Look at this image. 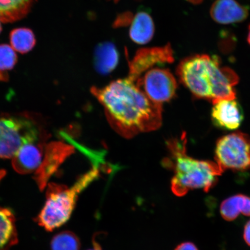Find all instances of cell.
Returning <instances> with one entry per match:
<instances>
[{"label":"cell","mask_w":250,"mask_h":250,"mask_svg":"<svg viewBox=\"0 0 250 250\" xmlns=\"http://www.w3.org/2000/svg\"><path fill=\"white\" fill-rule=\"evenodd\" d=\"M35 0H0V21L12 23L29 13Z\"/></svg>","instance_id":"14"},{"label":"cell","mask_w":250,"mask_h":250,"mask_svg":"<svg viewBox=\"0 0 250 250\" xmlns=\"http://www.w3.org/2000/svg\"><path fill=\"white\" fill-rule=\"evenodd\" d=\"M119 62V54L113 43L105 42L96 47L94 54L96 69L102 74L110 73L116 68Z\"/></svg>","instance_id":"13"},{"label":"cell","mask_w":250,"mask_h":250,"mask_svg":"<svg viewBox=\"0 0 250 250\" xmlns=\"http://www.w3.org/2000/svg\"><path fill=\"white\" fill-rule=\"evenodd\" d=\"M100 176V170L93 167L77 181L70 188L64 185L49 183L46 200L36 222L46 230L52 231L69 220L76 206L78 195Z\"/></svg>","instance_id":"4"},{"label":"cell","mask_w":250,"mask_h":250,"mask_svg":"<svg viewBox=\"0 0 250 250\" xmlns=\"http://www.w3.org/2000/svg\"><path fill=\"white\" fill-rule=\"evenodd\" d=\"M174 250H199L194 244L191 242H184L178 246Z\"/></svg>","instance_id":"20"},{"label":"cell","mask_w":250,"mask_h":250,"mask_svg":"<svg viewBox=\"0 0 250 250\" xmlns=\"http://www.w3.org/2000/svg\"><path fill=\"white\" fill-rule=\"evenodd\" d=\"M186 146L185 133L179 138L167 142L169 154L162 164L174 172L171 183L172 191L178 196H183L189 190L196 189L208 192L224 170L217 162L190 157L187 155Z\"/></svg>","instance_id":"3"},{"label":"cell","mask_w":250,"mask_h":250,"mask_svg":"<svg viewBox=\"0 0 250 250\" xmlns=\"http://www.w3.org/2000/svg\"><path fill=\"white\" fill-rule=\"evenodd\" d=\"M187 1L192 3L193 4H199L203 1V0H187Z\"/></svg>","instance_id":"24"},{"label":"cell","mask_w":250,"mask_h":250,"mask_svg":"<svg viewBox=\"0 0 250 250\" xmlns=\"http://www.w3.org/2000/svg\"><path fill=\"white\" fill-rule=\"evenodd\" d=\"M137 84L152 101L162 104L170 101L176 95L177 83L171 72L164 68H155L146 72Z\"/></svg>","instance_id":"6"},{"label":"cell","mask_w":250,"mask_h":250,"mask_svg":"<svg viewBox=\"0 0 250 250\" xmlns=\"http://www.w3.org/2000/svg\"><path fill=\"white\" fill-rule=\"evenodd\" d=\"M249 32H248V38H247V40H248V42L249 43V45H250V24L249 26Z\"/></svg>","instance_id":"25"},{"label":"cell","mask_w":250,"mask_h":250,"mask_svg":"<svg viewBox=\"0 0 250 250\" xmlns=\"http://www.w3.org/2000/svg\"><path fill=\"white\" fill-rule=\"evenodd\" d=\"M211 117L217 127L233 130L241 125L244 115L241 106L235 99H221L213 103Z\"/></svg>","instance_id":"9"},{"label":"cell","mask_w":250,"mask_h":250,"mask_svg":"<svg viewBox=\"0 0 250 250\" xmlns=\"http://www.w3.org/2000/svg\"><path fill=\"white\" fill-rule=\"evenodd\" d=\"M215 161L224 170L245 171L250 168V138L234 132L222 137L215 149Z\"/></svg>","instance_id":"5"},{"label":"cell","mask_w":250,"mask_h":250,"mask_svg":"<svg viewBox=\"0 0 250 250\" xmlns=\"http://www.w3.org/2000/svg\"><path fill=\"white\" fill-rule=\"evenodd\" d=\"M81 243L79 239L70 231L56 234L51 242L52 250H80Z\"/></svg>","instance_id":"18"},{"label":"cell","mask_w":250,"mask_h":250,"mask_svg":"<svg viewBox=\"0 0 250 250\" xmlns=\"http://www.w3.org/2000/svg\"><path fill=\"white\" fill-rule=\"evenodd\" d=\"M74 152L73 146L61 142H53L46 146L42 164L34 176L40 190L45 188L50 178Z\"/></svg>","instance_id":"7"},{"label":"cell","mask_w":250,"mask_h":250,"mask_svg":"<svg viewBox=\"0 0 250 250\" xmlns=\"http://www.w3.org/2000/svg\"><path fill=\"white\" fill-rule=\"evenodd\" d=\"M9 39L12 48L21 54L31 51L36 43L32 30L27 28H18L12 30Z\"/></svg>","instance_id":"17"},{"label":"cell","mask_w":250,"mask_h":250,"mask_svg":"<svg viewBox=\"0 0 250 250\" xmlns=\"http://www.w3.org/2000/svg\"><path fill=\"white\" fill-rule=\"evenodd\" d=\"M212 20L221 24L241 23L248 18L249 8L236 0H215L210 8Z\"/></svg>","instance_id":"11"},{"label":"cell","mask_w":250,"mask_h":250,"mask_svg":"<svg viewBox=\"0 0 250 250\" xmlns=\"http://www.w3.org/2000/svg\"><path fill=\"white\" fill-rule=\"evenodd\" d=\"M220 213L228 221L235 220L240 213L250 216V198L242 194L229 197L222 202Z\"/></svg>","instance_id":"16"},{"label":"cell","mask_w":250,"mask_h":250,"mask_svg":"<svg viewBox=\"0 0 250 250\" xmlns=\"http://www.w3.org/2000/svg\"><path fill=\"white\" fill-rule=\"evenodd\" d=\"M115 1H118V0H115Z\"/></svg>","instance_id":"27"},{"label":"cell","mask_w":250,"mask_h":250,"mask_svg":"<svg viewBox=\"0 0 250 250\" xmlns=\"http://www.w3.org/2000/svg\"><path fill=\"white\" fill-rule=\"evenodd\" d=\"M243 236L246 243L250 246V220L246 224Z\"/></svg>","instance_id":"21"},{"label":"cell","mask_w":250,"mask_h":250,"mask_svg":"<svg viewBox=\"0 0 250 250\" xmlns=\"http://www.w3.org/2000/svg\"><path fill=\"white\" fill-rule=\"evenodd\" d=\"M45 140L36 141L21 146L12 161V167L17 173L29 174L38 169L45 152Z\"/></svg>","instance_id":"10"},{"label":"cell","mask_w":250,"mask_h":250,"mask_svg":"<svg viewBox=\"0 0 250 250\" xmlns=\"http://www.w3.org/2000/svg\"><path fill=\"white\" fill-rule=\"evenodd\" d=\"M130 24L129 36L133 42L144 45L152 40L155 26L151 16L147 12H137Z\"/></svg>","instance_id":"12"},{"label":"cell","mask_w":250,"mask_h":250,"mask_svg":"<svg viewBox=\"0 0 250 250\" xmlns=\"http://www.w3.org/2000/svg\"><path fill=\"white\" fill-rule=\"evenodd\" d=\"M94 249L89 250H102L101 246L98 242H96L95 239H93Z\"/></svg>","instance_id":"23"},{"label":"cell","mask_w":250,"mask_h":250,"mask_svg":"<svg viewBox=\"0 0 250 250\" xmlns=\"http://www.w3.org/2000/svg\"><path fill=\"white\" fill-rule=\"evenodd\" d=\"M181 83L195 98L212 102L235 99L234 86L239 77L233 70L222 66L217 56L196 54L181 61L177 67Z\"/></svg>","instance_id":"2"},{"label":"cell","mask_w":250,"mask_h":250,"mask_svg":"<svg viewBox=\"0 0 250 250\" xmlns=\"http://www.w3.org/2000/svg\"><path fill=\"white\" fill-rule=\"evenodd\" d=\"M18 242L14 215L9 209L0 208V250H8Z\"/></svg>","instance_id":"15"},{"label":"cell","mask_w":250,"mask_h":250,"mask_svg":"<svg viewBox=\"0 0 250 250\" xmlns=\"http://www.w3.org/2000/svg\"><path fill=\"white\" fill-rule=\"evenodd\" d=\"M91 92L104 107L112 129L125 138H132L161 126L162 105L149 99L136 81L129 77L114 81L102 88L93 87Z\"/></svg>","instance_id":"1"},{"label":"cell","mask_w":250,"mask_h":250,"mask_svg":"<svg viewBox=\"0 0 250 250\" xmlns=\"http://www.w3.org/2000/svg\"><path fill=\"white\" fill-rule=\"evenodd\" d=\"M9 80V76L7 72L0 71V81H7Z\"/></svg>","instance_id":"22"},{"label":"cell","mask_w":250,"mask_h":250,"mask_svg":"<svg viewBox=\"0 0 250 250\" xmlns=\"http://www.w3.org/2000/svg\"><path fill=\"white\" fill-rule=\"evenodd\" d=\"M2 27H1V22H0V33L1 32Z\"/></svg>","instance_id":"26"},{"label":"cell","mask_w":250,"mask_h":250,"mask_svg":"<svg viewBox=\"0 0 250 250\" xmlns=\"http://www.w3.org/2000/svg\"><path fill=\"white\" fill-rule=\"evenodd\" d=\"M18 57L15 50L7 44L0 45V71L11 70L15 67Z\"/></svg>","instance_id":"19"},{"label":"cell","mask_w":250,"mask_h":250,"mask_svg":"<svg viewBox=\"0 0 250 250\" xmlns=\"http://www.w3.org/2000/svg\"><path fill=\"white\" fill-rule=\"evenodd\" d=\"M174 61L173 51L170 43L162 47L140 49L132 60L129 61L128 77L137 82L142 74L154 65L171 63Z\"/></svg>","instance_id":"8"}]
</instances>
